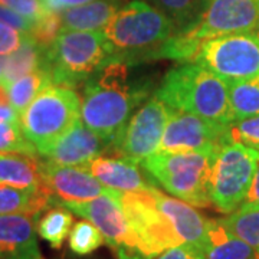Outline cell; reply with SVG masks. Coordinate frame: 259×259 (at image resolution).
Instances as JSON below:
<instances>
[{"mask_svg":"<svg viewBox=\"0 0 259 259\" xmlns=\"http://www.w3.org/2000/svg\"><path fill=\"white\" fill-rule=\"evenodd\" d=\"M153 83L134 79L130 62L112 59L97 69L83 83L81 121L101 137L114 140L134 110L147 101Z\"/></svg>","mask_w":259,"mask_h":259,"instance_id":"1","label":"cell"},{"mask_svg":"<svg viewBox=\"0 0 259 259\" xmlns=\"http://www.w3.org/2000/svg\"><path fill=\"white\" fill-rule=\"evenodd\" d=\"M173 111H185L223 125L232 122L229 82L196 62L171 68L156 91Z\"/></svg>","mask_w":259,"mask_h":259,"instance_id":"2","label":"cell"},{"mask_svg":"<svg viewBox=\"0 0 259 259\" xmlns=\"http://www.w3.org/2000/svg\"><path fill=\"white\" fill-rule=\"evenodd\" d=\"M111 49L112 59H151L153 54L175 33V26L161 10L146 0H131L102 29Z\"/></svg>","mask_w":259,"mask_h":259,"instance_id":"3","label":"cell"},{"mask_svg":"<svg viewBox=\"0 0 259 259\" xmlns=\"http://www.w3.org/2000/svg\"><path fill=\"white\" fill-rule=\"evenodd\" d=\"M216 151H158L141 160L140 166L150 180L161 186L167 193L194 207H209L212 206L210 175Z\"/></svg>","mask_w":259,"mask_h":259,"instance_id":"4","label":"cell"},{"mask_svg":"<svg viewBox=\"0 0 259 259\" xmlns=\"http://www.w3.org/2000/svg\"><path fill=\"white\" fill-rule=\"evenodd\" d=\"M45 59L52 82L75 90L112 61V54L102 30L62 29L47 48Z\"/></svg>","mask_w":259,"mask_h":259,"instance_id":"5","label":"cell"},{"mask_svg":"<svg viewBox=\"0 0 259 259\" xmlns=\"http://www.w3.org/2000/svg\"><path fill=\"white\" fill-rule=\"evenodd\" d=\"M79 120L81 97L74 88L52 83L37 94L19 115V125L40 156Z\"/></svg>","mask_w":259,"mask_h":259,"instance_id":"6","label":"cell"},{"mask_svg":"<svg viewBox=\"0 0 259 259\" xmlns=\"http://www.w3.org/2000/svg\"><path fill=\"white\" fill-rule=\"evenodd\" d=\"M259 163V150L225 143L216 151L210 175V200L219 212L239 209L246 199Z\"/></svg>","mask_w":259,"mask_h":259,"instance_id":"7","label":"cell"},{"mask_svg":"<svg viewBox=\"0 0 259 259\" xmlns=\"http://www.w3.org/2000/svg\"><path fill=\"white\" fill-rule=\"evenodd\" d=\"M193 62L228 82L259 75V33L242 32L209 37L202 42Z\"/></svg>","mask_w":259,"mask_h":259,"instance_id":"8","label":"cell"},{"mask_svg":"<svg viewBox=\"0 0 259 259\" xmlns=\"http://www.w3.org/2000/svg\"><path fill=\"white\" fill-rule=\"evenodd\" d=\"M153 189L140 192H120L118 200L140 249L154 259L168 248L183 242L179 239L170 221L158 209Z\"/></svg>","mask_w":259,"mask_h":259,"instance_id":"9","label":"cell"},{"mask_svg":"<svg viewBox=\"0 0 259 259\" xmlns=\"http://www.w3.org/2000/svg\"><path fill=\"white\" fill-rule=\"evenodd\" d=\"M118 194L120 192L102 194L93 200L64 203L61 206L94 223L118 259H151L140 249L139 242L121 207Z\"/></svg>","mask_w":259,"mask_h":259,"instance_id":"10","label":"cell"},{"mask_svg":"<svg viewBox=\"0 0 259 259\" xmlns=\"http://www.w3.org/2000/svg\"><path fill=\"white\" fill-rule=\"evenodd\" d=\"M173 110L158 97H151L144 105L134 112L121 133L112 140L114 156L127 157L134 161L157 153L164 134V128Z\"/></svg>","mask_w":259,"mask_h":259,"instance_id":"11","label":"cell"},{"mask_svg":"<svg viewBox=\"0 0 259 259\" xmlns=\"http://www.w3.org/2000/svg\"><path fill=\"white\" fill-rule=\"evenodd\" d=\"M228 128L229 125L206 120L196 114L173 111L167 121L158 151L182 153L219 150L222 144L228 143Z\"/></svg>","mask_w":259,"mask_h":259,"instance_id":"12","label":"cell"},{"mask_svg":"<svg viewBox=\"0 0 259 259\" xmlns=\"http://www.w3.org/2000/svg\"><path fill=\"white\" fill-rule=\"evenodd\" d=\"M185 30L200 42L231 33H259V0H209L200 19Z\"/></svg>","mask_w":259,"mask_h":259,"instance_id":"13","label":"cell"},{"mask_svg":"<svg viewBox=\"0 0 259 259\" xmlns=\"http://www.w3.org/2000/svg\"><path fill=\"white\" fill-rule=\"evenodd\" d=\"M42 177L55 204L87 202L102 194L115 193L83 167L62 166L47 160L42 161Z\"/></svg>","mask_w":259,"mask_h":259,"instance_id":"14","label":"cell"},{"mask_svg":"<svg viewBox=\"0 0 259 259\" xmlns=\"http://www.w3.org/2000/svg\"><path fill=\"white\" fill-rule=\"evenodd\" d=\"M112 140L101 137L79 120L45 148L40 156L62 166L83 167L111 150Z\"/></svg>","mask_w":259,"mask_h":259,"instance_id":"15","label":"cell"},{"mask_svg":"<svg viewBox=\"0 0 259 259\" xmlns=\"http://www.w3.org/2000/svg\"><path fill=\"white\" fill-rule=\"evenodd\" d=\"M83 168L97 177L105 187L115 192H140L156 187L139 161L131 158L100 156L83 166Z\"/></svg>","mask_w":259,"mask_h":259,"instance_id":"16","label":"cell"},{"mask_svg":"<svg viewBox=\"0 0 259 259\" xmlns=\"http://www.w3.org/2000/svg\"><path fill=\"white\" fill-rule=\"evenodd\" d=\"M0 258L44 259L36 239V218L23 213L0 214Z\"/></svg>","mask_w":259,"mask_h":259,"instance_id":"17","label":"cell"},{"mask_svg":"<svg viewBox=\"0 0 259 259\" xmlns=\"http://www.w3.org/2000/svg\"><path fill=\"white\" fill-rule=\"evenodd\" d=\"M153 194L158 209L166 214L179 239L183 243L193 245L202 252L207 236L209 219L196 210L194 206L160 192L157 187L153 189Z\"/></svg>","mask_w":259,"mask_h":259,"instance_id":"18","label":"cell"},{"mask_svg":"<svg viewBox=\"0 0 259 259\" xmlns=\"http://www.w3.org/2000/svg\"><path fill=\"white\" fill-rule=\"evenodd\" d=\"M124 6V0H93L61 12L62 29L69 30H102Z\"/></svg>","mask_w":259,"mask_h":259,"instance_id":"19","label":"cell"},{"mask_svg":"<svg viewBox=\"0 0 259 259\" xmlns=\"http://www.w3.org/2000/svg\"><path fill=\"white\" fill-rule=\"evenodd\" d=\"M202 253L204 259H259L255 249L232 233L222 219H209Z\"/></svg>","mask_w":259,"mask_h":259,"instance_id":"20","label":"cell"},{"mask_svg":"<svg viewBox=\"0 0 259 259\" xmlns=\"http://www.w3.org/2000/svg\"><path fill=\"white\" fill-rule=\"evenodd\" d=\"M51 206H55V200L47 189H22L0 183V214L23 213L37 221Z\"/></svg>","mask_w":259,"mask_h":259,"instance_id":"21","label":"cell"},{"mask_svg":"<svg viewBox=\"0 0 259 259\" xmlns=\"http://www.w3.org/2000/svg\"><path fill=\"white\" fill-rule=\"evenodd\" d=\"M47 48H42L32 36L26 35L23 44L10 55L5 56L0 85L6 90L16 79L36 71L47 64Z\"/></svg>","mask_w":259,"mask_h":259,"instance_id":"22","label":"cell"},{"mask_svg":"<svg viewBox=\"0 0 259 259\" xmlns=\"http://www.w3.org/2000/svg\"><path fill=\"white\" fill-rule=\"evenodd\" d=\"M74 225V216L65 206L55 204L47 209L36 221L37 235L51 245V248L59 249L69 236Z\"/></svg>","mask_w":259,"mask_h":259,"instance_id":"23","label":"cell"},{"mask_svg":"<svg viewBox=\"0 0 259 259\" xmlns=\"http://www.w3.org/2000/svg\"><path fill=\"white\" fill-rule=\"evenodd\" d=\"M52 76L48 71L47 64L36 71L16 79L6 88L9 104L19 112V115L28 108L30 102L44 88L52 85Z\"/></svg>","mask_w":259,"mask_h":259,"instance_id":"24","label":"cell"},{"mask_svg":"<svg viewBox=\"0 0 259 259\" xmlns=\"http://www.w3.org/2000/svg\"><path fill=\"white\" fill-rule=\"evenodd\" d=\"M229 101L232 122L259 115V75L229 82Z\"/></svg>","mask_w":259,"mask_h":259,"instance_id":"25","label":"cell"},{"mask_svg":"<svg viewBox=\"0 0 259 259\" xmlns=\"http://www.w3.org/2000/svg\"><path fill=\"white\" fill-rule=\"evenodd\" d=\"M154 6L171 20L175 32L193 26L200 19L209 0H153Z\"/></svg>","mask_w":259,"mask_h":259,"instance_id":"26","label":"cell"},{"mask_svg":"<svg viewBox=\"0 0 259 259\" xmlns=\"http://www.w3.org/2000/svg\"><path fill=\"white\" fill-rule=\"evenodd\" d=\"M223 225L250 245L259 256V206H241L222 219Z\"/></svg>","mask_w":259,"mask_h":259,"instance_id":"27","label":"cell"},{"mask_svg":"<svg viewBox=\"0 0 259 259\" xmlns=\"http://www.w3.org/2000/svg\"><path fill=\"white\" fill-rule=\"evenodd\" d=\"M69 249L76 255H90L101 246L105 242L100 229L90 221H79L72 226L68 236Z\"/></svg>","mask_w":259,"mask_h":259,"instance_id":"28","label":"cell"},{"mask_svg":"<svg viewBox=\"0 0 259 259\" xmlns=\"http://www.w3.org/2000/svg\"><path fill=\"white\" fill-rule=\"evenodd\" d=\"M0 151L37 154L36 148L25 137L19 122H0Z\"/></svg>","mask_w":259,"mask_h":259,"instance_id":"29","label":"cell"},{"mask_svg":"<svg viewBox=\"0 0 259 259\" xmlns=\"http://www.w3.org/2000/svg\"><path fill=\"white\" fill-rule=\"evenodd\" d=\"M228 141L259 150V115L229 124Z\"/></svg>","mask_w":259,"mask_h":259,"instance_id":"30","label":"cell"},{"mask_svg":"<svg viewBox=\"0 0 259 259\" xmlns=\"http://www.w3.org/2000/svg\"><path fill=\"white\" fill-rule=\"evenodd\" d=\"M62 30V22H61V15L55 12H49L42 19L35 22L33 30L29 36H32L36 44L42 48H49Z\"/></svg>","mask_w":259,"mask_h":259,"instance_id":"31","label":"cell"},{"mask_svg":"<svg viewBox=\"0 0 259 259\" xmlns=\"http://www.w3.org/2000/svg\"><path fill=\"white\" fill-rule=\"evenodd\" d=\"M0 5L18 12L33 22H37L49 13L42 0H0Z\"/></svg>","mask_w":259,"mask_h":259,"instance_id":"32","label":"cell"},{"mask_svg":"<svg viewBox=\"0 0 259 259\" xmlns=\"http://www.w3.org/2000/svg\"><path fill=\"white\" fill-rule=\"evenodd\" d=\"M25 37L26 33L0 22V56H8L15 52L23 44Z\"/></svg>","mask_w":259,"mask_h":259,"instance_id":"33","label":"cell"},{"mask_svg":"<svg viewBox=\"0 0 259 259\" xmlns=\"http://www.w3.org/2000/svg\"><path fill=\"white\" fill-rule=\"evenodd\" d=\"M0 22L8 25L10 28L18 29L26 35H30L33 30V26H35L33 20H30L26 16H23V15H20L18 12L9 9L3 5H0Z\"/></svg>","mask_w":259,"mask_h":259,"instance_id":"34","label":"cell"},{"mask_svg":"<svg viewBox=\"0 0 259 259\" xmlns=\"http://www.w3.org/2000/svg\"><path fill=\"white\" fill-rule=\"evenodd\" d=\"M154 259H204L200 249L190 243H180L161 252Z\"/></svg>","mask_w":259,"mask_h":259,"instance_id":"35","label":"cell"},{"mask_svg":"<svg viewBox=\"0 0 259 259\" xmlns=\"http://www.w3.org/2000/svg\"><path fill=\"white\" fill-rule=\"evenodd\" d=\"M42 2L49 12L61 13L69 8H75V6H79V5L93 2V0H42Z\"/></svg>","mask_w":259,"mask_h":259,"instance_id":"36","label":"cell"},{"mask_svg":"<svg viewBox=\"0 0 259 259\" xmlns=\"http://www.w3.org/2000/svg\"><path fill=\"white\" fill-rule=\"evenodd\" d=\"M242 206H259V163L256 171L253 175V179H252L249 192L246 194V199L242 203Z\"/></svg>","mask_w":259,"mask_h":259,"instance_id":"37","label":"cell"},{"mask_svg":"<svg viewBox=\"0 0 259 259\" xmlns=\"http://www.w3.org/2000/svg\"><path fill=\"white\" fill-rule=\"evenodd\" d=\"M0 122H19V112L10 104H0Z\"/></svg>","mask_w":259,"mask_h":259,"instance_id":"38","label":"cell"},{"mask_svg":"<svg viewBox=\"0 0 259 259\" xmlns=\"http://www.w3.org/2000/svg\"><path fill=\"white\" fill-rule=\"evenodd\" d=\"M3 64H5V56H0V79L3 75Z\"/></svg>","mask_w":259,"mask_h":259,"instance_id":"39","label":"cell"},{"mask_svg":"<svg viewBox=\"0 0 259 259\" xmlns=\"http://www.w3.org/2000/svg\"><path fill=\"white\" fill-rule=\"evenodd\" d=\"M151 2H153V0H151Z\"/></svg>","mask_w":259,"mask_h":259,"instance_id":"40","label":"cell"},{"mask_svg":"<svg viewBox=\"0 0 259 259\" xmlns=\"http://www.w3.org/2000/svg\"><path fill=\"white\" fill-rule=\"evenodd\" d=\"M0 259H2V258H0Z\"/></svg>","mask_w":259,"mask_h":259,"instance_id":"41","label":"cell"}]
</instances>
